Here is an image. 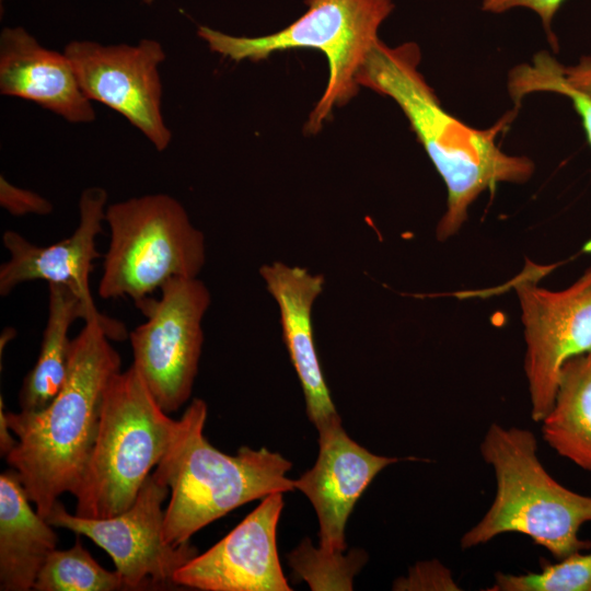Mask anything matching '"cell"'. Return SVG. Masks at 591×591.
Segmentation results:
<instances>
[{"mask_svg": "<svg viewBox=\"0 0 591 591\" xmlns=\"http://www.w3.org/2000/svg\"><path fill=\"white\" fill-rule=\"evenodd\" d=\"M547 444L591 473V354L568 360L554 405L542 420Z\"/></svg>", "mask_w": 591, "mask_h": 591, "instance_id": "cell-19", "label": "cell"}, {"mask_svg": "<svg viewBox=\"0 0 591 591\" xmlns=\"http://www.w3.org/2000/svg\"><path fill=\"white\" fill-rule=\"evenodd\" d=\"M515 290L526 345L524 371L531 417L542 421L552 409L564 364L591 354V267L561 290L519 279Z\"/></svg>", "mask_w": 591, "mask_h": 591, "instance_id": "cell-10", "label": "cell"}, {"mask_svg": "<svg viewBox=\"0 0 591 591\" xmlns=\"http://www.w3.org/2000/svg\"><path fill=\"white\" fill-rule=\"evenodd\" d=\"M509 93L515 104L534 92H553L571 100L591 146V97L572 88L565 78L564 67L549 54L541 51L531 63L513 68L509 74Z\"/></svg>", "mask_w": 591, "mask_h": 591, "instance_id": "cell-21", "label": "cell"}, {"mask_svg": "<svg viewBox=\"0 0 591 591\" xmlns=\"http://www.w3.org/2000/svg\"><path fill=\"white\" fill-rule=\"evenodd\" d=\"M63 53L91 101L123 115L158 151L169 147L172 132L162 115L159 73L165 53L158 40L143 38L137 45L72 40Z\"/></svg>", "mask_w": 591, "mask_h": 591, "instance_id": "cell-11", "label": "cell"}, {"mask_svg": "<svg viewBox=\"0 0 591 591\" xmlns=\"http://www.w3.org/2000/svg\"><path fill=\"white\" fill-rule=\"evenodd\" d=\"M395 590H460L451 572L437 560L417 563L408 577L394 582Z\"/></svg>", "mask_w": 591, "mask_h": 591, "instance_id": "cell-24", "label": "cell"}, {"mask_svg": "<svg viewBox=\"0 0 591 591\" xmlns=\"http://www.w3.org/2000/svg\"><path fill=\"white\" fill-rule=\"evenodd\" d=\"M96 320L111 331L113 340L129 336L126 327L86 305L73 291L61 285L48 287V315L36 363L23 380L19 395L21 410L45 408L59 393L66 380L71 340L69 329L78 320Z\"/></svg>", "mask_w": 591, "mask_h": 591, "instance_id": "cell-18", "label": "cell"}, {"mask_svg": "<svg viewBox=\"0 0 591 591\" xmlns=\"http://www.w3.org/2000/svg\"><path fill=\"white\" fill-rule=\"evenodd\" d=\"M207 410L205 401H192L152 472L171 493L163 538L172 546L189 542L196 532L240 506L294 490V479L287 477L292 463L280 453L244 445L230 455L211 445L204 434Z\"/></svg>", "mask_w": 591, "mask_h": 591, "instance_id": "cell-3", "label": "cell"}, {"mask_svg": "<svg viewBox=\"0 0 591 591\" xmlns=\"http://www.w3.org/2000/svg\"><path fill=\"white\" fill-rule=\"evenodd\" d=\"M318 455L312 468L294 479V489L313 505L320 525V548L344 553L348 518L374 477L399 461L371 453L354 441L341 420L317 429Z\"/></svg>", "mask_w": 591, "mask_h": 591, "instance_id": "cell-13", "label": "cell"}, {"mask_svg": "<svg viewBox=\"0 0 591 591\" xmlns=\"http://www.w3.org/2000/svg\"><path fill=\"white\" fill-rule=\"evenodd\" d=\"M170 489L151 473L132 506L111 518L71 514L58 500L46 517L55 528L89 537L113 559L127 590L175 586V572L198 555L189 542L172 546L163 538L165 501Z\"/></svg>", "mask_w": 591, "mask_h": 591, "instance_id": "cell-9", "label": "cell"}, {"mask_svg": "<svg viewBox=\"0 0 591 591\" xmlns=\"http://www.w3.org/2000/svg\"><path fill=\"white\" fill-rule=\"evenodd\" d=\"M106 202L104 188L84 189L78 227L70 236L48 246L36 245L16 231H5L2 243L9 258L0 266V296L7 297L24 282L45 280L69 288L86 305L96 308L89 279L93 263L102 256L96 239L103 232Z\"/></svg>", "mask_w": 591, "mask_h": 591, "instance_id": "cell-14", "label": "cell"}, {"mask_svg": "<svg viewBox=\"0 0 591 591\" xmlns=\"http://www.w3.org/2000/svg\"><path fill=\"white\" fill-rule=\"evenodd\" d=\"M490 591H591V552H576L556 564L541 561L540 572H497Z\"/></svg>", "mask_w": 591, "mask_h": 591, "instance_id": "cell-22", "label": "cell"}, {"mask_svg": "<svg viewBox=\"0 0 591 591\" xmlns=\"http://www.w3.org/2000/svg\"><path fill=\"white\" fill-rule=\"evenodd\" d=\"M289 563L312 590H352V578L366 563V554L325 553L305 540L289 555Z\"/></svg>", "mask_w": 591, "mask_h": 591, "instance_id": "cell-23", "label": "cell"}, {"mask_svg": "<svg viewBox=\"0 0 591 591\" xmlns=\"http://www.w3.org/2000/svg\"><path fill=\"white\" fill-rule=\"evenodd\" d=\"M0 92L32 101L70 123L95 119L66 54L44 47L21 26L4 27L0 35Z\"/></svg>", "mask_w": 591, "mask_h": 591, "instance_id": "cell-16", "label": "cell"}, {"mask_svg": "<svg viewBox=\"0 0 591 591\" xmlns=\"http://www.w3.org/2000/svg\"><path fill=\"white\" fill-rule=\"evenodd\" d=\"M138 309L147 321L129 333L132 366L150 394L171 414L190 397L204 344L202 320L210 303L198 278L176 277Z\"/></svg>", "mask_w": 591, "mask_h": 591, "instance_id": "cell-8", "label": "cell"}, {"mask_svg": "<svg viewBox=\"0 0 591 591\" xmlns=\"http://www.w3.org/2000/svg\"><path fill=\"white\" fill-rule=\"evenodd\" d=\"M0 406V454L5 457L18 444V440H14L9 432L10 427L5 412L3 410L2 398Z\"/></svg>", "mask_w": 591, "mask_h": 591, "instance_id": "cell-28", "label": "cell"}, {"mask_svg": "<svg viewBox=\"0 0 591 591\" xmlns=\"http://www.w3.org/2000/svg\"><path fill=\"white\" fill-rule=\"evenodd\" d=\"M112 334L85 321L71 340L66 380L43 409L5 412L18 444L5 456L36 511L46 519L63 493H77L95 444L105 391L120 372Z\"/></svg>", "mask_w": 591, "mask_h": 591, "instance_id": "cell-2", "label": "cell"}, {"mask_svg": "<svg viewBox=\"0 0 591 591\" xmlns=\"http://www.w3.org/2000/svg\"><path fill=\"white\" fill-rule=\"evenodd\" d=\"M259 275L278 305L283 343L304 394L309 419L316 429L340 420L324 378L313 332L312 309L323 292L324 276L282 262L262 265Z\"/></svg>", "mask_w": 591, "mask_h": 591, "instance_id": "cell-15", "label": "cell"}, {"mask_svg": "<svg viewBox=\"0 0 591 591\" xmlns=\"http://www.w3.org/2000/svg\"><path fill=\"white\" fill-rule=\"evenodd\" d=\"M567 82L591 97V58L583 57L576 66L564 68Z\"/></svg>", "mask_w": 591, "mask_h": 591, "instance_id": "cell-27", "label": "cell"}, {"mask_svg": "<svg viewBox=\"0 0 591 591\" xmlns=\"http://www.w3.org/2000/svg\"><path fill=\"white\" fill-rule=\"evenodd\" d=\"M308 10L285 28L265 36H233L201 25L197 34L210 50L234 61L267 59L290 49H316L326 57L328 80L304 126L318 132L335 106L358 92L357 74L380 40L381 24L394 10L393 0H304Z\"/></svg>", "mask_w": 591, "mask_h": 591, "instance_id": "cell-5", "label": "cell"}, {"mask_svg": "<svg viewBox=\"0 0 591 591\" xmlns=\"http://www.w3.org/2000/svg\"><path fill=\"white\" fill-rule=\"evenodd\" d=\"M479 449L494 468L496 495L483 519L462 536V548L505 533L526 535L557 559L591 548V541L579 537L582 524L591 521V497L549 475L530 430L491 424Z\"/></svg>", "mask_w": 591, "mask_h": 591, "instance_id": "cell-4", "label": "cell"}, {"mask_svg": "<svg viewBox=\"0 0 591 591\" xmlns=\"http://www.w3.org/2000/svg\"><path fill=\"white\" fill-rule=\"evenodd\" d=\"M0 205L15 217L26 215H49L54 207L45 197L33 190L11 184L3 175L0 176Z\"/></svg>", "mask_w": 591, "mask_h": 591, "instance_id": "cell-25", "label": "cell"}, {"mask_svg": "<svg viewBox=\"0 0 591 591\" xmlns=\"http://www.w3.org/2000/svg\"><path fill=\"white\" fill-rule=\"evenodd\" d=\"M131 366L116 373L104 395L99 431L76 514L111 518L128 510L165 454L176 427Z\"/></svg>", "mask_w": 591, "mask_h": 591, "instance_id": "cell-6", "label": "cell"}, {"mask_svg": "<svg viewBox=\"0 0 591 591\" xmlns=\"http://www.w3.org/2000/svg\"><path fill=\"white\" fill-rule=\"evenodd\" d=\"M32 503L19 473L11 468L0 475V590H33L58 536Z\"/></svg>", "mask_w": 591, "mask_h": 591, "instance_id": "cell-17", "label": "cell"}, {"mask_svg": "<svg viewBox=\"0 0 591 591\" xmlns=\"http://www.w3.org/2000/svg\"><path fill=\"white\" fill-rule=\"evenodd\" d=\"M141 1H142L143 3H146V4H151V3L154 2V0H141Z\"/></svg>", "mask_w": 591, "mask_h": 591, "instance_id": "cell-29", "label": "cell"}, {"mask_svg": "<svg viewBox=\"0 0 591 591\" xmlns=\"http://www.w3.org/2000/svg\"><path fill=\"white\" fill-rule=\"evenodd\" d=\"M419 62L417 44L389 47L379 40L360 68L357 83L389 96L399 106L442 177L448 192L447 209L436 235L443 241L463 225L468 207L482 193L500 183L526 182L534 164L525 157L505 153L497 143L512 113L487 129L466 125L441 106L419 72Z\"/></svg>", "mask_w": 591, "mask_h": 591, "instance_id": "cell-1", "label": "cell"}, {"mask_svg": "<svg viewBox=\"0 0 591 591\" xmlns=\"http://www.w3.org/2000/svg\"><path fill=\"white\" fill-rule=\"evenodd\" d=\"M283 493H273L228 535L174 575L175 586L202 591H290L277 549Z\"/></svg>", "mask_w": 591, "mask_h": 591, "instance_id": "cell-12", "label": "cell"}, {"mask_svg": "<svg viewBox=\"0 0 591 591\" xmlns=\"http://www.w3.org/2000/svg\"><path fill=\"white\" fill-rule=\"evenodd\" d=\"M564 2L565 0H483L482 10L489 13H503L513 8L531 9L540 16L549 40L555 43L552 22Z\"/></svg>", "mask_w": 591, "mask_h": 591, "instance_id": "cell-26", "label": "cell"}, {"mask_svg": "<svg viewBox=\"0 0 591 591\" xmlns=\"http://www.w3.org/2000/svg\"><path fill=\"white\" fill-rule=\"evenodd\" d=\"M105 223L109 242L97 287L103 299L130 298L139 308L169 280L198 277L205 266V235L170 195L108 205Z\"/></svg>", "mask_w": 591, "mask_h": 591, "instance_id": "cell-7", "label": "cell"}, {"mask_svg": "<svg viewBox=\"0 0 591 591\" xmlns=\"http://www.w3.org/2000/svg\"><path fill=\"white\" fill-rule=\"evenodd\" d=\"M127 590L117 570L102 567L79 540L68 549H54L43 564L33 590L116 591Z\"/></svg>", "mask_w": 591, "mask_h": 591, "instance_id": "cell-20", "label": "cell"}]
</instances>
